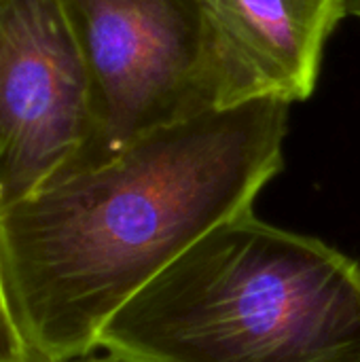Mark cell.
Listing matches in <instances>:
<instances>
[{
  "label": "cell",
  "instance_id": "cell-5",
  "mask_svg": "<svg viewBox=\"0 0 360 362\" xmlns=\"http://www.w3.org/2000/svg\"><path fill=\"white\" fill-rule=\"evenodd\" d=\"M219 108L257 100L306 102L346 0H199Z\"/></svg>",
  "mask_w": 360,
  "mask_h": 362
},
{
  "label": "cell",
  "instance_id": "cell-7",
  "mask_svg": "<svg viewBox=\"0 0 360 362\" xmlns=\"http://www.w3.org/2000/svg\"><path fill=\"white\" fill-rule=\"evenodd\" d=\"M346 13L348 17L360 19V0H346Z\"/></svg>",
  "mask_w": 360,
  "mask_h": 362
},
{
  "label": "cell",
  "instance_id": "cell-1",
  "mask_svg": "<svg viewBox=\"0 0 360 362\" xmlns=\"http://www.w3.org/2000/svg\"><path fill=\"white\" fill-rule=\"evenodd\" d=\"M291 104L257 100L153 129L0 212V269L32 362H72L284 168Z\"/></svg>",
  "mask_w": 360,
  "mask_h": 362
},
{
  "label": "cell",
  "instance_id": "cell-4",
  "mask_svg": "<svg viewBox=\"0 0 360 362\" xmlns=\"http://www.w3.org/2000/svg\"><path fill=\"white\" fill-rule=\"evenodd\" d=\"M89 72L59 0H0V212L87 163Z\"/></svg>",
  "mask_w": 360,
  "mask_h": 362
},
{
  "label": "cell",
  "instance_id": "cell-3",
  "mask_svg": "<svg viewBox=\"0 0 360 362\" xmlns=\"http://www.w3.org/2000/svg\"><path fill=\"white\" fill-rule=\"evenodd\" d=\"M59 2L91 81L98 136L87 163L153 129L219 108L199 0Z\"/></svg>",
  "mask_w": 360,
  "mask_h": 362
},
{
  "label": "cell",
  "instance_id": "cell-8",
  "mask_svg": "<svg viewBox=\"0 0 360 362\" xmlns=\"http://www.w3.org/2000/svg\"><path fill=\"white\" fill-rule=\"evenodd\" d=\"M72 362H117V361H112V358H100V361H72Z\"/></svg>",
  "mask_w": 360,
  "mask_h": 362
},
{
  "label": "cell",
  "instance_id": "cell-6",
  "mask_svg": "<svg viewBox=\"0 0 360 362\" xmlns=\"http://www.w3.org/2000/svg\"><path fill=\"white\" fill-rule=\"evenodd\" d=\"M0 362H32L8 308L2 269H0Z\"/></svg>",
  "mask_w": 360,
  "mask_h": 362
},
{
  "label": "cell",
  "instance_id": "cell-2",
  "mask_svg": "<svg viewBox=\"0 0 360 362\" xmlns=\"http://www.w3.org/2000/svg\"><path fill=\"white\" fill-rule=\"evenodd\" d=\"M98 348L117 362H360V263L252 210L140 288Z\"/></svg>",
  "mask_w": 360,
  "mask_h": 362
}]
</instances>
